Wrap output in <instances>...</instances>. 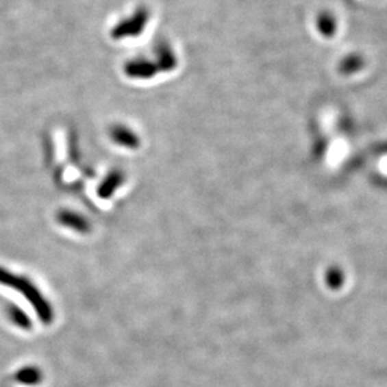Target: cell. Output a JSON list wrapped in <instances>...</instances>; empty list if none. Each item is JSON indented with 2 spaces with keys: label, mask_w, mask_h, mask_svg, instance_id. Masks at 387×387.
<instances>
[{
  "label": "cell",
  "mask_w": 387,
  "mask_h": 387,
  "mask_svg": "<svg viewBox=\"0 0 387 387\" xmlns=\"http://www.w3.org/2000/svg\"><path fill=\"white\" fill-rule=\"evenodd\" d=\"M0 284L12 286L16 288V291H21L32 302V305L37 308V312L42 317L43 322L49 323L51 321L53 314L51 306L44 301L37 288L32 285L29 281H25V278L15 277L12 273L0 269Z\"/></svg>",
  "instance_id": "6da1fadb"
},
{
  "label": "cell",
  "mask_w": 387,
  "mask_h": 387,
  "mask_svg": "<svg viewBox=\"0 0 387 387\" xmlns=\"http://www.w3.org/2000/svg\"><path fill=\"white\" fill-rule=\"evenodd\" d=\"M19 380L24 382V384H37L38 381L40 380V375L39 371L34 370V369H27L22 373L18 375Z\"/></svg>",
  "instance_id": "7a4b0ae2"
},
{
  "label": "cell",
  "mask_w": 387,
  "mask_h": 387,
  "mask_svg": "<svg viewBox=\"0 0 387 387\" xmlns=\"http://www.w3.org/2000/svg\"><path fill=\"white\" fill-rule=\"evenodd\" d=\"M319 25H320V30H321L323 34H326V36L332 34L334 29H335L334 21H332V18L329 16V15H322L321 18H320Z\"/></svg>",
  "instance_id": "3957f363"
},
{
  "label": "cell",
  "mask_w": 387,
  "mask_h": 387,
  "mask_svg": "<svg viewBox=\"0 0 387 387\" xmlns=\"http://www.w3.org/2000/svg\"><path fill=\"white\" fill-rule=\"evenodd\" d=\"M10 314H12V319L14 320L15 323H18L19 326H23V327L29 326V320L27 319V316L23 314L21 310H18V308L13 307V308H12V311H10Z\"/></svg>",
  "instance_id": "277c9868"
}]
</instances>
